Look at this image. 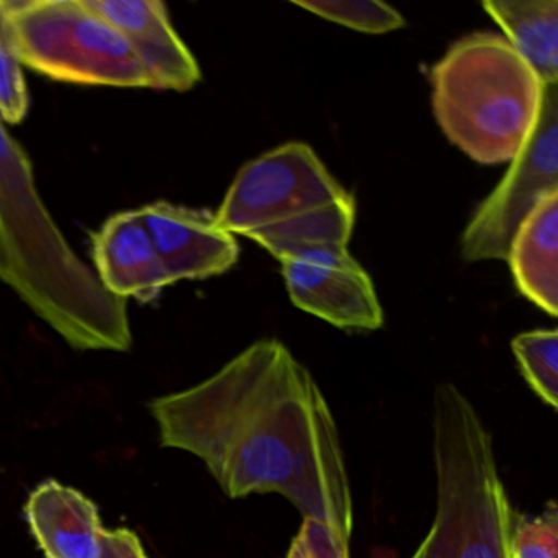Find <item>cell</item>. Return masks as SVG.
I'll return each mask as SVG.
<instances>
[{"label": "cell", "mask_w": 558, "mask_h": 558, "mask_svg": "<svg viewBox=\"0 0 558 558\" xmlns=\"http://www.w3.org/2000/svg\"><path fill=\"white\" fill-rule=\"evenodd\" d=\"M522 377L548 407H558V335L555 329L522 332L512 339Z\"/></svg>", "instance_id": "obj_15"}, {"label": "cell", "mask_w": 558, "mask_h": 558, "mask_svg": "<svg viewBox=\"0 0 558 558\" xmlns=\"http://www.w3.org/2000/svg\"><path fill=\"white\" fill-rule=\"evenodd\" d=\"M558 194L548 195L522 223L509 247L515 286L522 295L557 316Z\"/></svg>", "instance_id": "obj_13"}, {"label": "cell", "mask_w": 558, "mask_h": 558, "mask_svg": "<svg viewBox=\"0 0 558 558\" xmlns=\"http://www.w3.org/2000/svg\"><path fill=\"white\" fill-rule=\"evenodd\" d=\"M551 194H558V94L545 86L534 133L463 233V259L508 260L519 228Z\"/></svg>", "instance_id": "obj_7"}, {"label": "cell", "mask_w": 558, "mask_h": 558, "mask_svg": "<svg viewBox=\"0 0 558 558\" xmlns=\"http://www.w3.org/2000/svg\"><path fill=\"white\" fill-rule=\"evenodd\" d=\"M433 430L436 515L411 558H511L514 512L496 466L493 439L456 385L436 388Z\"/></svg>", "instance_id": "obj_5"}, {"label": "cell", "mask_w": 558, "mask_h": 558, "mask_svg": "<svg viewBox=\"0 0 558 558\" xmlns=\"http://www.w3.org/2000/svg\"><path fill=\"white\" fill-rule=\"evenodd\" d=\"M293 4L362 34H388L404 25L400 12L378 0H295Z\"/></svg>", "instance_id": "obj_16"}, {"label": "cell", "mask_w": 558, "mask_h": 558, "mask_svg": "<svg viewBox=\"0 0 558 558\" xmlns=\"http://www.w3.org/2000/svg\"><path fill=\"white\" fill-rule=\"evenodd\" d=\"M28 112V90L22 63L9 37L8 24L0 9V120L21 123Z\"/></svg>", "instance_id": "obj_18"}, {"label": "cell", "mask_w": 558, "mask_h": 558, "mask_svg": "<svg viewBox=\"0 0 558 558\" xmlns=\"http://www.w3.org/2000/svg\"><path fill=\"white\" fill-rule=\"evenodd\" d=\"M100 558H148L138 535L129 529L104 532Z\"/></svg>", "instance_id": "obj_20"}, {"label": "cell", "mask_w": 558, "mask_h": 558, "mask_svg": "<svg viewBox=\"0 0 558 558\" xmlns=\"http://www.w3.org/2000/svg\"><path fill=\"white\" fill-rule=\"evenodd\" d=\"M149 410L161 446L204 460L225 495L279 493L303 519L351 541V485L335 416L282 342H254L207 380L158 398Z\"/></svg>", "instance_id": "obj_1"}, {"label": "cell", "mask_w": 558, "mask_h": 558, "mask_svg": "<svg viewBox=\"0 0 558 558\" xmlns=\"http://www.w3.org/2000/svg\"><path fill=\"white\" fill-rule=\"evenodd\" d=\"M511 558H558V509L550 501L535 515H514Z\"/></svg>", "instance_id": "obj_17"}, {"label": "cell", "mask_w": 558, "mask_h": 558, "mask_svg": "<svg viewBox=\"0 0 558 558\" xmlns=\"http://www.w3.org/2000/svg\"><path fill=\"white\" fill-rule=\"evenodd\" d=\"M24 66L63 83L149 87L125 38L84 0H0Z\"/></svg>", "instance_id": "obj_6"}, {"label": "cell", "mask_w": 558, "mask_h": 558, "mask_svg": "<svg viewBox=\"0 0 558 558\" xmlns=\"http://www.w3.org/2000/svg\"><path fill=\"white\" fill-rule=\"evenodd\" d=\"M430 80L440 129L473 161H512L534 133L545 86L501 35L478 32L457 41Z\"/></svg>", "instance_id": "obj_4"}, {"label": "cell", "mask_w": 558, "mask_h": 558, "mask_svg": "<svg viewBox=\"0 0 558 558\" xmlns=\"http://www.w3.org/2000/svg\"><path fill=\"white\" fill-rule=\"evenodd\" d=\"M0 280L81 351L132 348L126 300L68 244L41 202L24 149L0 120Z\"/></svg>", "instance_id": "obj_2"}, {"label": "cell", "mask_w": 558, "mask_h": 558, "mask_svg": "<svg viewBox=\"0 0 558 558\" xmlns=\"http://www.w3.org/2000/svg\"><path fill=\"white\" fill-rule=\"evenodd\" d=\"M489 17L502 28L506 40L527 61L544 86H557V0H489L483 2Z\"/></svg>", "instance_id": "obj_14"}, {"label": "cell", "mask_w": 558, "mask_h": 558, "mask_svg": "<svg viewBox=\"0 0 558 558\" xmlns=\"http://www.w3.org/2000/svg\"><path fill=\"white\" fill-rule=\"evenodd\" d=\"M94 260L102 286L120 299L149 303L171 286L140 210L122 211L104 223L94 236Z\"/></svg>", "instance_id": "obj_11"}, {"label": "cell", "mask_w": 558, "mask_h": 558, "mask_svg": "<svg viewBox=\"0 0 558 558\" xmlns=\"http://www.w3.org/2000/svg\"><path fill=\"white\" fill-rule=\"evenodd\" d=\"M120 32L148 76L149 87L185 93L201 81V68L159 0H84Z\"/></svg>", "instance_id": "obj_10"}, {"label": "cell", "mask_w": 558, "mask_h": 558, "mask_svg": "<svg viewBox=\"0 0 558 558\" xmlns=\"http://www.w3.org/2000/svg\"><path fill=\"white\" fill-rule=\"evenodd\" d=\"M140 211L171 283L220 276L236 264L240 246L210 211L165 201Z\"/></svg>", "instance_id": "obj_9"}, {"label": "cell", "mask_w": 558, "mask_h": 558, "mask_svg": "<svg viewBox=\"0 0 558 558\" xmlns=\"http://www.w3.org/2000/svg\"><path fill=\"white\" fill-rule=\"evenodd\" d=\"M287 558H349V538L316 519H303Z\"/></svg>", "instance_id": "obj_19"}, {"label": "cell", "mask_w": 558, "mask_h": 558, "mask_svg": "<svg viewBox=\"0 0 558 558\" xmlns=\"http://www.w3.org/2000/svg\"><path fill=\"white\" fill-rule=\"evenodd\" d=\"M293 305L336 328L374 331L384 310L364 267L348 247L315 250L282 263Z\"/></svg>", "instance_id": "obj_8"}, {"label": "cell", "mask_w": 558, "mask_h": 558, "mask_svg": "<svg viewBox=\"0 0 558 558\" xmlns=\"http://www.w3.org/2000/svg\"><path fill=\"white\" fill-rule=\"evenodd\" d=\"M25 518L47 558H100L104 529L96 502L57 480L28 496Z\"/></svg>", "instance_id": "obj_12"}, {"label": "cell", "mask_w": 558, "mask_h": 558, "mask_svg": "<svg viewBox=\"0 0 558 558\" xmlns=\"http://www.w3.org/2000/svg\"><path fill=\"white\" fill-rule=\"evenodd\" d=\"M218 227L250 238L283 260L348 247L355 204L305 143H287L247 162L215 215Z\"/></svg>", "instance_id": "obj_3"}]
</instances>
